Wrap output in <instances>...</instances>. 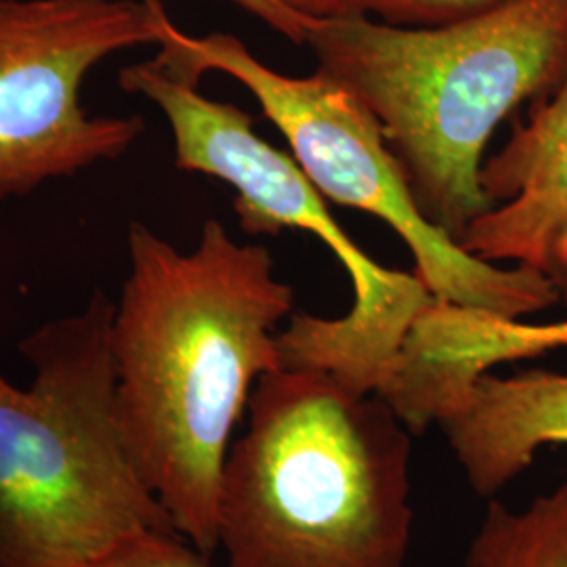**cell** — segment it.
I'll return each instance as SVG.
<instances>
[{
    "instance_id": "13",
    "label": "cell",
    "mask_w": 567,
    "mask_h": 567,
    "mask_svg": "<svg viewBox=\"0 0 567 567\" xmlns=\"http://www.w3.org/2000/svg\"><path fill=\"white\" fill-rule=\"evenodd\" d=\"M295 44H305L316 21L295 11L284 0H229Z\"/></svg>"
},
{
    "instance_id": "2",
    "label": "cell",
    "mask_w": 567,
    "mask_h": 567,
    "mask_svg": "<svg viewBox=\"0 0 567 567\" xmlns=\"http://www.w3.org/2000/svg\"><path fill=\"white\" fill-rule=\"evenodd\" d=\"M305 44L379 122L426 221L458 243L494 206L482 187L494 131L567 76V0H503L433 28L318 20Z\"/></svg>"
},
{
    "instance_id": "3",
    "label": "cell",
    "mask_w": 567,
    "mask_h": 567,
    "mask_svg": "<svg viewBox=\"0 0 567 567\" xmlns=\"http://www.w3.org/2000/svg\"><path fill=\"white\" fill-rule=\"evenodd\" d=\"M246 412L219 487L227 567H405L412 433L381 398L280 368Z\"/></svg>"
},
{
    "instance_id": "5",
    "label": "cell",
    "mask_w": 567,
    "mask_h": 567,
    "mask_svg": "<svg viewBox=\"0 0 567 567\" xmlns=\"http://www.w3.org/2000/svg\"><path fill=\"white\" fill-rule=\"evenodd\" d=\"M122 91L158 105L175 140V166L221 179L236 192V217L250 236L303 229L343 264L353 305L341 318L292 313L278 332L282 368L318 372L355 398L381 391L433 295L414 274L377 264L344 234L324 196L290 156L261 140L252 116L204 97L156 61L121 70Z\"/></svg>"
},
{
    "instance_id": "12",
    "label": "cell",
    "mask_w": 567,
    "mask_h": 567,
    "mask_svg": "<svg viewBox=\"0 0 567 567\" xmlns=\"http://www.w3.org/2000/svg\"><path fill=\"white\" fill-rule=\"evenodd\" d=\"M84 567H213L177 532H142L124 538Z\"/></svg>"
},
{
    "instance_id": "1",
    "label": "cell",
    "mask_w": 567,
    "mask_h": 567,
    "mask_svg": "<svg viewBox=\"0 0 567 567\" xmlns=\"http://www.w3.org/2000/svg\"><path fill=\"white\" fill-rule=\"evenodd\" d=\"M126 250L110 326L116 425L175 529L210 557L231 433L259 379L282 368L295 290L265 246L236 243L217 219L192 252L133 221Z\"/></svg>"
},
{
    "instance_id": "7",
    "label": "cell",
    "mask_w": 567,
    "mask_h": 567,
    "mask_svg": "<svg viewBox=\"0 0 567 567\" xmlns=\"http://www.w3.org/2000/svg\"><path fill=\"white\" fill-rule=\"evenodd\" d=\"M161 0H0V200L118 161L142 116H93L91 70L114 53L158 44Z\"/></svg>"
},
{
    "instance_id": "8",
    "label": "cell",
    "mask_w": 567,
    "mask_h": 567,
    "mask_svg": "<svg viewBox=\"0 0 567 567\" xmlns=\"http://www.w3.org/2000/svg\"><path fill=\"white\" fill-rule=\"evenodd\" d=\"M492 208L458 240L468 255L543 274L567 292V76L532 103L507 145L482 166Z\"/></svg>"
},
{
    "instance_id": "11",
    "label": "cell",
    "mask_w": 567,
    "mask_h": 567,
    "mask_svg": "<svg viewBox=\"0 0 567 567\" xmlns=\"http://www.w3.org/2000/svg\"><path fill=\"white\" fill-rule=\"evenodd\" d=\"M311 20L332 18H379L389 25L433 28L466 20L503 0H284Z\"/></svg>"
},
{
    "instance_id": "9",
    "label": "cell",
    "mask_w": 567,
    "mask_h": 567,
    "mask_svg": "<svg viewBox=\"0 0 567 567\" xmlns=\"http://www.w3.org/2000/svg\"><path fill=\"white\" fill-rule=\"evenodd\" d=\"M447 442L480 496H494L548 444H567V374H484L446 423Z\"/></svg>"
},
{
    "instance_id": "10",
    "label": "cell",
    "mask_w": 567,
    "mask_h": 567,
    "mask_svg": "<svg viewBox=\"0 0 567 567\" xmlns=\"http://www.w3.org/2000/svg\"><path fill=\"white\" fill-rule=\"evenodd\" d=\"M468 567H567V484L536 498L526 511L487 507Z\"/></svg>"
},
{
    "instance_id": "4",
    "label": "cell",
    "mask_w": 567,
    "mask_h": 567,
    "mask_svg": "<svg viewBox=\"0 0 567 567\" xmlns=\"http://www.w3.org/2000/svg\"><path fill=\"white\" fill-rule=\"evenodd\" d=\"M112 316L95 292L21 341L32 386L0 377V567H84L133 534L177 532L122 444Z\"/></svg>"
},
{
    "instance_id": "6",
    "label": "cell",
    "mask_w": 567,
    "mask_h": 567,
    "mask_svg": "<svg viewBox=\"0 0 567 567\" xmlns=\"http://www.w3.org/2000/svg\"><path fill=\"white\" fill-rule=\"evenodd\" d=\"M156 30L158 65L192 84H200L206 72H221L244 84L324 198L379 217L404 240L416 261L414 276L433 299L507 320H522L561 301V290L543 274L482 261L429 224L379 122L341 84L320 72L305 79L280 74L231 34H185L163 2Z\"/></svg>"
}]
</instances>
